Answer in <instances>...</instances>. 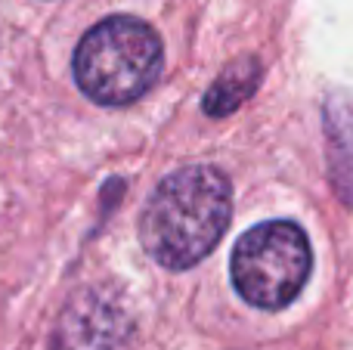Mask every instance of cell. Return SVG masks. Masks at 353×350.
<instances>
[{"instance_id":"3957f363","label":"cell","mask_w":353,"mask_h":350,"mask_svg":"<svg viewBox=\"0 0 353 350\" xmlns=\"http://www.w3.org/2000/svg\"><path fill=\"white\" fill-rule=\"evenodd\" d=\"M313 270L307 233L292 220H267L232 248L230 273L236 291L261 310H282L301 295Z\"/></svg>"},{"instance_id":"277c9868","label":"cell","mask_w":353,"mask_h":350,"mask_svg":"<svg viewBox=\"0 0 353 350\" xmlns=\"http://www.w3.org/2000/svg\"><path fill=\"white\" fill-rule=\"evenodd\" d=\"M128 307L109 289H81L59 310L50 335V350H128L130 347Z\"/></svg>"},{"instance_id":"6da1fadb","label":"cell","mask_w":353,"mask_h":350,"mask_svg":"<svg viewBox=\"0 0 353 350\" xmlns=\"http://www.w3.org/2000/svg\"><path fill=\"white\" fill-rule=\"evenodd\" d=\"M230 180L214 165H189L168 174L143 208V248L168 270L195 267L230 227Z\"/></svg>"},{"instance_id":"7a4b0ae2","label":"cell","mask_w":353,"mask_h":350,"mask_svg":"<svg viewBox=\"0 0 353 350\" xmlns=\"http://www.w3.org/2000/svg\"><path fill=\"white\" fill-rule=\"evenodd\" d=\"M165 47L152 25L134 16L97 22L74 50V81L99 105L137 103L161 74Z\"/></svg>"},{"instance_id":"5b68a950","label":"cell","mask_w":353,"mask_h":350,"mask_svg":"<svg viewBox=\"0 0 353 350\" xmlns=\"http://www.w3.org/2000/svg\"><path fill=\"white\" fill-rule=\"evenodd\" d=\"M257 84H261V62L254 56H245V59L232 62L211 84V90L205 93V112L211 118L232 115L257 90Z\"/></svg>"}]
</instances>
